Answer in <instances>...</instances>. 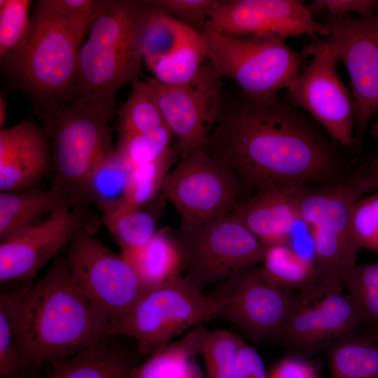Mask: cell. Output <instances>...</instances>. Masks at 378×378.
<instances>
[{"instance_id": "1", "label": "cell", "mask_w": 378, "mask_h": 378, "mask_svg": "<svg viewBox=\"0 0 378 378\" xmlns=\"http://www.w3.org/2000/svg\"><path fill=\"white\" fill-rule=\"evenodd\" d=\"M203 149L227 164L244 189L315 186L342 178L335 144L307 114L277 94L228 99Z\"/></svg>"}, {"instance_id": "2", "label": "cell", "mask_w": 378, "mask_h": 378, "mask_svg": "<svg viewBox=\"0 0 378 378\" xmlns=\"http://www.w3.org/2000/svg\"><path fill=\"white\" fill-rule=\"evenodd\" d=\"M23 372L54 364L110 336L111 321L80 289L66 258L34 285L8 292Z\"/></svg>"}, {"instance_id": "3", "label": "cell", "mask_w": 378, "mask_h": 378, "mask_svg": "<svg viewBox=\"0 0 378 378\" xmlns=\"http://www.w3.org/2000/svg\"><path fill=\"white\" fill-rule=\"evenodd\" d=\"M92 0H40L20 46L1 60L10 83L41 108L74 99L78 60Z\"/></svg>"}, {"instance_id": "4", "label": "cell", "mask_w": 378, "mask_h": 378, "mask_svg": "<svg viewBox=\"0 0 378 378\" xmlns=\"http://www.w3.org/2000/svg\"><path fill=\"white\" fill-rule=\"evenodd\" d=\"M150 1H94L87 41L78 55L74 99L115 101L118 90L139 78L141 41Z\"/></svg>"}, {"instance_id": "5", "label": "cell", "mask_w": 378, "mask_h": 378, "mask_svg": "<svg viewBox=\"0 0 378 378\" xmlns=\"http://www.w3.org/2000/svg\"><path fill=\"white\" fill-rule=\"evenodd\" d=\"M369 191L360 169L351 177L302 190L300 222L309 229L316 270L314 289L302 292L308 300L342 291L344 278L356 265L361 249L352 230L353 208Z\"/></svg>"}, {"instance_id": "6", "label": "cell", "mask_w": 378, "mask_h": 378, "mask_svg": "<svg viewBox=\"0 0 378 378\" xmlns=\"http://www.w3.org/2000/svg\"><path fill=\"white\" fill-rule=\"evenodd\" d=\"M114 109L115 101L72 99L41 110L50 146L51 186L64 192L74 207H83V188L92 167L115 149L109 125Z\"/></svg>"}, {"instance_id": "7", "label": "cell", "mask_w": 378, "mask_h": 378, "mask_svg": "<svg viewBox=\"0 0 378 378\" xmlns=\"http://www.w3.org/2000/svg\"><path fill=\"white\" fill-rule=\"evenodd\" d=\"M199 31L206 60L222 78L232 80L248 95L276 94L286 89L309 55L275 35H236L206 27Z\"/></svg>"}, {"instance_id": "8", "label": "cell", "mask_w": 378, "mask_h": 378, "mask_svg": "<svg viewBox=\"0 0 378 378\" xmlns=\"http://www.w3.org/2000/svg\"><path fill=\"white\" fill-rule=\"evenodd\" d=\"M218 318L214 301L179 274L146 289L129 311L112 324L110 335H125L142 355H151L178 335Z\"/></svg>"}, {"instance_id": "9", "label": "cell", "mask_w": 378, "mask_h": 378, "mask_svg": "<svg viewBox=\"0 0 378 378\" xmlns=\"http://www.w3.org/2000/svg\"><path fill=\"white\" fill-rule=\"evenodd\" d=\"M244 191L231 168L203 148L181 158L160 190L179 214L181 231L231 214L244 199Z\"/></svg>"}, {"instance_id": "10", "label": "cell", "mask_w": 378, "mask_h": 378, "mask_svg": "<svg viewBox=\"0 0 378 378\" xmlns=\"http://www.w3.org/2000/svg\"><path fill=\"white\" fill-rule=\"evenodd\" d=\"M184 274L201 290L239 275L263 261L266 247L228 215L181 231Z\"/></svg>"}, {"instance_id": "11", "label": "cell", "mask_w": 378, "mask_h": 378, "mask_svg": "<svg viewBox=\"0 0 378 378\" xmlns=\"http://www.w3.org/2000/svg\"><path fill=\"white\" fill-rule=\"evenodd\" d=\"M206 294L216 303L218 318L253 342L277 340L300 302L299 292L270 283L258 266L213 286Z\"/></svg>"}, {"instance_id": "12", "label": "cell", "mask_w": 378, "mask_h": 378, "mask_svg": "<svg viewBox=\"0 0 378 378\" xmlns=\"http://www.w3.org/2000/svg\"><path fill=\"white\" fill-rule=\"evenodd\" d=\"M304 49L312 59L286 88V102L311 115L334 143L354 148V99L340 78L330 42L317 40Z\"/></svg>"}, {"instance_id": "13", "label": "cell", "mask_w": 378, "mask_h": 378, "mask_svg": "<svg viewBox=\"0 0 378 378\" xmlns=\"http://www.w3.org/2000/svg\"><path fill=\"white\" fill-rule=\"evenodd\" d=\"M222 79L207 60L186 84L167 85L146 78L181 158L203 148L219 121L226 101Z\"/></svg>"}, {"instance_id": "14", "label": "cell", "mask_w": 378, "mask_h": 378, "mask_svg": "<svg viewBox=\"0 0 378 378\" xmlns=\"http://www.w3.org/2000/svg\"><path fill=\"white\" fill-rule=\"evenodd\" d=\"M65 258L78 286L105 312L112 324L145 290L122 255L107 248L87 227L74 237Z\"/></svg>"}, {"instance_id": "15", "label": "cell", "mask_w": 378, "mask_h": 378, "mask_svg": "<svg viewBox=\"0 0 378 378\" xmlns=\"http://www.w3.org/2000/svg\"><path fill=\"white\" fill-rule=\"evenodd\" d=\"M323 22L337 60L349 75L355 108L354 148L358 150L378 112V16L327 17Z\"/></svg>"}, {"instance_id": "16", "label": "cell", "mask_w": 378, "mask_h": 378, "mask_svg": "<svg viewBox=\"0 0 378 378\" xmlns=\"http://www.w3.org/2000/svg\"><path fill=\"white\" fill-rule=\"evenodd\" d=\"M204 27L230 34H272L284 39L329 35L326 25L316 20L300 0L218 1Z\"/></svg>"}, {"instance_id": "17", "label": "cell", "mask_w": 378, "mask_h": 378, "mask_svg": "<svg viewBox=\"0 0 378 378\" xmlns=\"http://www.w3.org/2000/svg\"><path fill=\"white\" fill-rule=\"evenodd\" d=\"M83 207L63 206L1 241L0 281H31L85 226Z\"/></svg>"}, {"instance_id": "18", "label": "cell", "mask_w": 378, "mask_h": 378, "mask_svg": "<svg viewBox=\"0 0 378 378\" xmlns=\"http://www.w3.org/2000/svg\"><path fill=\"white\" fill-rule=\"evenodd\" d=\"M300 297L299 305L276 340L286 347L301 353H318L363 326L351 298L342 291L310 301Z\"/></svg>"}, {"instance_id": "19", "label": "cell", "mask_w": 378, "mask_h": 378, "mask_svg": "<svg viewBox=\"0 0 378 378\" xmlns=\"http://www.w3.org/2000/svg\"><path fill=\"white\" fill-rule=\"evenodd\" d=\"M50 165V146L43 127L24 120L1 130V192L30 188L45 175Z\"/></svg>"}, {"instance_id": "20", "label": "cell", "mask_w": 378, "mask_h": 378, "mask_svg": "<svg viewBox=\"0 0 378 378\" xmlns=\"http://www.w3.org/2000/svg\"><path fill=\"white\" fill-rule=\"evenodd\" d=\"M304 187L279 185L262 188L244 198L230 215L266 248L290 244L294 227L300 222L299 202Z\"/></svg>"}, {"instance_id": "21", "label": "cell", "mask_w": 378, "mask_h": 378, "mask_svg": "<svg viewBox=\"0 0 378 378\" xmlns=\"http://www.w3.org/2000/svg\"><path fill=\"white\" fill-rule=\"evenodd\" d=\"M144 288L160 286L183 271V255L179 240L167 230L158 231L145 244L122 250Z\"/></svg>"}, {"instance_id": "22", "label": "cell", "mask_w": 378, "mask_h": 378, "mask_svg": "<svg viewBox=\"0 0 378 378\" xmlns=\"http://www.w3.org/2000/svg\"><path fill=\"white\" fill-rule=\"evenodd\" d=\"M73 206L69 197L50 186L47 190L29 188L0 193V239L38 223L46 215L59 209ZM74 207V206H73Z\"/></svg>"}, {"instance_id": "23", "label": "cell", "mask_w": 378, "mask_h": 378, "mask_svg": "<svg viewBox=\"0 0 378 378\" xmlns=\"http://www.w3.org/2000/svg\"><path fill=\"white\" fill-rule=\"evenodd\" d=\"M135 365L125 351L102 341L52 364L48 374L29 378H130Z\"/></svg>"}, {"instance_id": "24", "label": "cell", "mask_w": 378, "mask_h": 378, "mask_svg": "<svg viewBox=\"0 0 378 378\" xmlns=\"http://www.w3.org/2000/svg\"><path fill=\"white\" fill-rule=\"evenodd\" d=\"M360 328L327 349L331 378H378V333Z\"/></svg>"}, {"instance_id": "25", "label": "cell", "mask_w": 378, "mask_h": 378, "mask_svg": "<svg viewBox=\"0 0 378 378\" xmlns=\"http://www.w3.org/2000/svg\"><path fill=\"white\" fill-rule=\"evenodd\" d=\"M131 169L115 149L99 159L88 174L82 192L83 206L93 203L104 216L118 210L127 191Z\"/></svg>"}, {"instance_id": "26", "label": "cell", "mask_w": 378, "mask_h": 378, "mask_svg": "<svg viewBox=\"0 0 378 378\" xmlns=\"http://www.w3.org/2000/svg\"><path fill=\"white\" fill-rule=\"evenodd\" d=\"M262 266V276L279 288L299 292L311 291L316 284V270L313 258L304 256L290 244L266 248Z\"/></svg>"}, {"instance_id": "27", "label": "cell", "mask_w": 378, "mask_h": 378, "mask_svg": "<svg viewBox=\"0 0 378 378\" xmlns=\"http://www.w3.org/2000/svg\"><path fill=\"white\" fill-rule=\"evenodd\" d=\"M202 326L189 330L150 355L143 363L135 365L130 378H178L192 359L199 354Z\"/></svg>"}, {"instance_id": "28", "label": "cell", "mask_w": 378, "mask_h": 378, "mask_svg": "<svg viewBox=\"0 0 378 378\" xmlns=\"http://www.w3.org/2000/svg\"><path fill=\"white\" fill-rule=\"evenodd\" d=\"M198 33L153 6L143 30V61L146 64L172 53Z\"/></svg>"}, {"instance_id": "29", "label": "cell", "mask_w": 378, "mask_h": 378, "mask_svg": "<svg viewBox=\"0 0 378 378\" xmlns=\"http://www.w3.org/2000/svg\"><path fill=\"white\" fill-rule=\"evenodd\" d=\"M206 60L200 32L172 53L146 64L162 84L179 85L192 80Z\"/></svg>"}, {"instance_id": "30", "label": "cell", "mask_w": 378, "mask_h": 378, "mask_svg": "<svg viewBox=\"0 0 378 378\" xmlns=\"http://www.w3.org/2000/svg\"><path fill=\"white\" fill-rule=\"evenodd\" d=\"M244 340L225 330L202 326L199 354L205 368V378H237L239 356Z\"/></svg>"}, {"instance_id": "31", "label": "cell", "mask_w": 378, "mask_h": 378, "mask_svg": "<svg viewBox=\"0 0 378 378\" xmlns=\"http://www.w3.org/2000/svg\"><path fill=\"white\" fill-rule=\"evenodd\" d=\"M131 93L118 112V136L148 131L164 124L153 90L139 78L131 83Z\"/></svg>"}, {"instance_id": "32", "label": "cell", "mask_w": 378, "mask_h": 378, "mask_svg": "<svg viewBox=\"0 0 378 378\" xmlns=\"http://www.w3.org/2000/svg\"><path fill=\"white\" fill-rule=\"evenodd\" d=\"M178 155L180 152L176 144L156 160L132 168L125 199L121 206L140 208L152 200L160 191L164 178Z\"/></svg>"}, {"instance_id": "33", "label": "cell", "mask_w": 378, "mask_h": 378, "mask_svg": "<svg viewBox=\"0 0 378 378\" xmlns=\"http://www.w3.org/2000/svg\"><path fill=\"white\" fill-rule=\"evenodd\" d=\"M104 223L121 251L139 247L158 232L155 216L140 208L120 207L104 215Z\"/></svg>"}, {"instance_id": "34", "label": "cell", "mask_w": 378, "mask_h": 378, "mask_svg": "<svg viewBox=\"0 0 378 378\" xmlns=\"http://www.w3.org/2000/svg\"><path fill=\"white\" fill-rule=\"evenodd\" d=\"M344 286L363 325L378 330V261L356 265L346 276Z\"/></svg>"}, {"instance_id": "35", "label": "cell", "mask_w": 378, "mask_h": 378, "mask_svg": "<svg viewBox=\"0 0 378 378\" xmlns=\"http://www.w3.org/2000/svg\"><path fill=\"white\" fill-rule=\"evenodd\" d=\"M173 138L172 132L164 124L148 131L118 136L115 151L132 169L160 157L172 146Z\"/></svg>"}, {"instance_id": "36", "label": "cell", "mask_w": 378, "mask_h": 378, "mask_svg": "<svg viewBox=\"0 0 378 378\" xmlns=\"http://www.w3.org/2000/svg\"><path fill=\"white\" fill-rule=\"evenodd\" d=\"M29 5L27 0L0 1L1 60L16 50L25 39L30 27Z\"/></svg>"}, {"instance_id": "37", "label": "cell", "mask_w": 378, "mask_h": 378, "mask_svg": "<svg viewBox=\"0 0 378 378\" xmlns=\"http://www.w3.org/2000/svg\"><path fill=\"white\" fill-rule=\"evenodd\" d=\"M351 225L361 249L378 253V191L357 200L352 211Z\"/></svg>"}, {"instance_id": "38", "label": "cell", "mask_w": 378, "mask_h": 378, "mask_svg": "<svg viewBox=\"0 0 378 378\" xmlns=\"http://www.w3.org/2000/svg\"><path fill=\"white\" fill-rule=\"evenodd\" d=\"M23 372L13 330L8 292L0 296V374L4 378H20Z\"/></svg>"}, {"instance_id": "39", "label": "cell", "mask_w": 378, "mask_h": 378, "mask_svg": "<svg viewBox=\"0 0 378 378\" xmlns=\"http://www.w3.org/2000/svg\"><path fill=\"white\" fill-rule=\"evenodd\" d=\"M218 1L216 0H154L156 8L182 23L200 31L208 22Z\"/></svg>"}, {"instance_id": "40", "label": "cell", "mask_w": 378, "mask_h": 378, "mask_svg": "<svg viewBox=\"0 0 378 378\" xmlns=\"http://www.w3.org/2000/svg\"><path fill=\"white\" fill-rule=\"evenodd\" d=\"M378 6L377 0H315L308 6L312 12H325L328 18H342L346 14L356 13L360 18L374 15Z\"/></svg>"}, {"instance_id": "41", "label": "cell", "mask_w": 378, "mask_h": 378, "mask_svg": "<svg viewBox=\"0 0 378 378\" xmlns=\"http://www.w3.org/2000/svg\"><path fill=\"white\" fill-rule=\"evenodd\" d=\"M268 378H318L317 370L307 360L290 356L281 360L268 373Z\"/></svg>"}, {"instance_id": "42", "label": "cell", "mask_w": 378, "mask_h": 378, "mask_svg": "<svg viewBox=\"0 0 378 378\" xmlns=\"http://www.w3.org/2000/svg\"><path fill=\"white\" fill-rule=\"evenodd\" d=\"M237 378H268L261 356L244 341L239 351Z\"/></svg>"}, {"instance_id": "43", "label": "cell", "mask_w": 378, "mask_h": 378, "mask_svg": "<svg viewBox=\"0 0 378 378\" xmlns=\"http://www.w3.org/2000/svg\"><path fill=\"white\" fill-rule=\"evenodd\" d=\"M360 169L370 190L378 191V153L368 160Z\"/></svg>"}, {"instance_id": "44", "label": "cell", "mask_w": 378, "mask_h": 378, "mask_svg": "<svg viewBox=\"0 0 378 378\" xmlns=\"http://www.w3.org/2000/svg\"><path fill=\"white\" fill-rule=\"evenodd\" d=\"M178 378H205V377L194 358Z\"/></svg>"}, {"instance_id": "45", "label": "cell", "mask_w": 378, "mask_h": 378, "mask_svg": "<svg viewBox=\"0 0 378 378\" xmlns=\"http://www.w3.org/2000/svg\"><path fill=\"white\" fill-rule=\"evenodd\" d=\"M6 121V102L4 97L0 98V125L2 127Z\"/></svg>"}, {"instance_id": "46", "label": "cell", "mask_w": 378, "mask_h": 378, "mask_svg": "<svg viewBox=\"0 0 378 378\" xmlns=\"http://www.w3.org/2000/svg\"><path fill=\"white\" fill-rule=\"evenodd\" d=\"M370 132L372 136L378 138V116L375 122L371 125Z\"/></svg>"}]
</instances>
